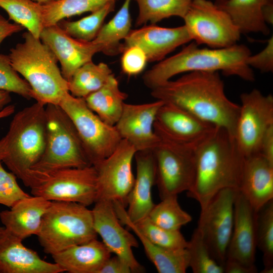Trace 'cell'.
I'll return each instance as SVG.
<instances>
[{"mask_svg":"<svg viewBox=\"0 0 273 273\" xmlns=\"http://www.w3.org/2000/svg\"><path fill=\"white\" fill-rule=\"evenodd\" d=\"M191 40L184 25L167 28L151 24L131 30L123 41L122 52L136 46L144 51L148 62H159L177 48Z\"/></svg>","mask_w":273,"mask_h":273,"instance_id":"d6986e66","label":"cell"},{"mask_svg":"<svg viewBox=\"0 0 273 273\" xmlns=\"http://www.w3.org/2000/svg\"><path fill=\"white\" fill-rule=\"evenodd\" d=\"M215 2H223L226 0H214Z\"/></svg>","mask_w":273,"mask_h":273,"instance_id":"f5cc1de1","label":"cell"},{"mask_svg":"<svg viewBox=\"0 0 273 273\" xmlns=\"http://www.w3.org/2000/svg\"><path fill=\"white\" fill-rule=\"evenodd\" d=\"M39 38L60 62L61 73L68 81L77 69L92 61L93 56L102 51L101 44L74 38L58 24L44 27Z\"/></svg>","mask_w":273,"mask_h":273,"instance_id":"ac0fdd59","label":"cell"},{"mask_svg":"<svg viewBox=\"0 0 273 273\" xmlns=\"http://www.w3.org/2000/svg\"><path fill=\"white\" fill-rule=\"evenodd\" d=\"M246 63L251 68H254L263 73L273 71V36L267 41L266 47L255 55L251 54L247 59Z\"/></svg>","mask_w":273,"mask_h":273,"instance_id":"b9f144b4","label":"cell"},{"mask_svg":"<svg viewBox=\"0 0 273 273\" xmlns=\"http://www.w3.org/2000/svg\"><path fill=\"white\" fill-rule=\"evenodd\" d=\"M51 202L39 196H30L18 201L10 210L1 211L0 219L5 231L22 241L37 235Z\"/></svg>","mask_w":273,"mask_h":273,"instance_id":"cb8c5ba5","label":"cell"},{"mask_svg":"<svg viewBox=\"0 0 273 273\" xmlns=\"http://www.w3.org/2000/svg\"><path fill=\"white\" fill-rule=\"evenodd\" d=\"M17 176L7 171L0 160V204L9 208L30 195L25 192L17 181Z\"/></svg>","mask_w":273,"mask_h":273,"instance_id":"ab89813d","label":"cell"},{"mask_svg":"<svg viewBox=\"0 0 273 273\" xmlns=\"http://www.w3.org/2000/svg\"><path fill=\"white\" fill-rule=\"evenodd\" d=\"M33 1L38 3L42 4L50 1H57V0H33Z\"/></svg>","mask_w":273,"mask_h":273,"instance_id":"f907efd6","label":"cell"},{"mask_svg":"<svg viewBox=\"0 0 273 273\" xmlns=\"http://www.w3.org/2000/svg\"><path fill=\"white\" fill-rule=\"evenodd\" d=\"M22 36L8 55L12 67L29 84L36 102L59 105L69 90L56 57L40 38L28 31Z\"/></svg>","mask_w":273,"mask_h":273,"instance_id":"5b68a950","label":"cell"},{"mask_svg":"<svg viewBox=\"0 0 273 273\" xmlns=\"http://www.w3.org/2000/svg\"><path fill=\"white\" fill-rule=\"evenodd\" d=\"M256 211L238 191L234 205V224L226 259L250 266L255 265Z\"/></svg>","mask_w":273,"mask_h":273,"instance_id":"ffe728a7","label":"cell"},{"mask_svg":"<svg viewBox=\"0 0 273 273\" xmlns=\"http://www.w3.org/2000/svg\"><path fill=\"white\" fill-rule=\"evenodd\" d=\"M273 3V0H226L214 2L226 12L239 28L241 34L259 33L267 35L270 33L264 22L262 10L263 7Z\"/></svg>","mask_w":273,"mask_h":273,"instance_id":"4316f807","label":"cell"},{"mask_svg":"<svg viewBox=\"0 0 273 273\" xmlns=\"http://www.w3.org/2000/svg\"><path fill=\"white\" fill-rule=\"evenodd\" d=\"M92 210L81 204L51 201L37 234L44 251L51 255L97 238Z\"/></svg>","mask_w":273,"mask_h":273,"instance_id":"8992f818","label":"cell"},{"mask_svg":"<svg viewBox=\"0 0 273 273\" xmlns=\"http://www.w3.org/2000/svg\"><path fill=\"white\" fill-rule=\"evenodd\" d=\"M121 58L122 71L128 76H134L141 73L145 69L147 58L140 47L133 46L124 49Z\"/></svg>","mask_w":273,"mask_h":273,"instance_id":"60d3db41","label":"cell"},{"mask_svg":"<svg viewBox=\"0 0 273 273\" xmlns=\"http://www.w3.org/2000/svg\"><path fill=\"white\" fill-rule=\"evenodd\" d=\"M224 273H256V266H250L232 259H226L223 266Z\"/></svg>","mask_w":273,"mask_h":273,"instance_id":"f6af8a7d","label":"cell"},{"mask_svg":"<svg viewBox=\"0 0 273 273\" xmlns=\"http://www.w3.org/2000/svg\"><path fill=\"white\" fill-rule=\"evenodd\" d=\"M131 0H124L114 17L103 24L96 38L92 41L101 44L102 52L106 55L122 53V43L131 30L130 5Z\"/></svg>","mask_w":273,"mask_h":273,"instance_id":"f1b7e54d","label":"cell"},{"mask_svg":"<svg viewBox=\"0 0 273 273\" xmlns=\"http://www.w3.org/2000/svg\"><path fill=\"white\" fill-rule=\"evenodd\" d=\"M163 102L133 104L124 103L115 127L122 139L128 141L136 151L152 150L158 143L154 125L157 112Z\"/></svg>","mask_w":273,"mask_h":273,"instance_id":"e0dca14e","label":"cell"},{"mask_svg":"<svg viewBox=\"0 0 273 273\" xmlns=\"http://www.w3.org/2000/svg\"><path fill=\"white\" fill-rule=\"evenodd\" d=\"M217 127L175 105L164 103L154 129L159 139L195 150Z\"/></svg>","mask_w":273,"mask_h":273,"instance_id":"9a60e30c","label":"cell"},{"mask_svg":"<svg viewBox=\"0 0 273 273\" xmlns=\"http://www.w3.org/2000/svg\"><path fill=\"white\" fill-rule=\"evenodd\" d=\"M11 101L10 93L0 90V111Z\"/></svg>","mask_w":273,"mask_h":273,"instance_id":"c3c4849f","label":"cell"},{"mask_svg":"<svg viewBox=\"0 0 273 273\" xmlns=\"http://www.w3.org/2000/svg\"><path fill=\"white\" fill-rule=\"evenodd\" d=\"M187 249L189 255V267L194 273H224L223 267L214 259L197 228Z\"/></svg>","mask_w":273,"mask_h":273,"instance_id":"8d00e7d4","label":"cell"},{"mask_svg":"<svg viewBox=\"0 0 273 273\" xmlns=\"http://www.w3.org/2000/svg\"><path fill=\"white\" fill-rule=\"evenodd\" d=\"M151 95L156 100L175 105L224 129L235 138L240 105L226 97L219 72H188L151 89Z\"/></svg>","mask_w":273,"mask_h":273,"instance_id":"6da1fadb","label":"cell"},{"mask_svg":"<svg viewBox=\"0 0 273 273\" xmlns=\"http://www.w3.org/2000/svg\"><path fill=\"white\" fill-rule=\"evenodd\" d=\"M195 177L187 196L199 203L201 210L220 191L239 190L245 157L224 129L216 127L195 149Z\"/></svg>","mask_w":273,"mask_h":273,"instance_id":"7a4b0ae2","label":"cell"},{"mask_svg":"<svg viewBox=\"0 0 273 273\" xmlns=\"http://www.w3.org/2000/svg\"><path fill=\"white\" fill-rule=\"evenodd\" d=\"M136 175L127 199L128 217L135 223L148 217L154 206L151 191L156 181V162L152 150L136 152Z\"/></svg>","mask_w":273,"mask_h":273,"instance_id":"603a6c76","label":"cell"},{"mask_svg":"<svg viewBox=\"0 0 273 273\" xmlns=\"http://www.w3.org/2000/svg\"><path fill=\"white\" fill-rule=\"evenodd\" d=\"M134 224L147 239L160 247L170 250L184 249L188 247L189 241L186 240L180 230L159 226L152 222L148 217Z\"/></svg>","mask_w":273,"mask_h":273,"instance_id":"74e56055","label":"cell"},{"mask_svg":"<svg viewBox=\"0 0 273 273\" xmlns=\"http://www.w3.org/2000/svg\"><path fill=\"white\" fill-rule=\"evenodd\" d=\"M22 240L5 231L0 235V273H60L57 263L43 260Z\"/></svg>","mask_w":273,"mask_h":273,"instance_id":"44dd1931","label":"cell"},{"mask_svg":"<svg viewBox=\"0 0 273 273\" xmlns=\"http://www.w3.org/2000/svg\"><path fill=\"white\" fill-rule=\"evenodd\" d=\"M183 19L191 40L198 45L224 48L240 39L241 33L230 15L210 0H192Z\"/></svg>","mask_w":273,"mask_h":273,"instance_id":"30bf717a","label":"cell"},{"mask_svg":"<svg viewBox=\"0 0 273 273\" xmlns=\"http://www.w3.org/2000/svg\"><path fill=\"white\" fill-rule=\"evenodd\" d=\"M139 7L135 25L156 24L171 17L184 18L192 0H134Z\"/></svg>","mask_w":273,"mask_h":273,"instance_id":"4dcf8cb0","label":"cell"},{"mask_svg":"<svg viewBox=\"0 0 273 273\" xmlns=\"http://www.w3.org/2000/svg\"><path fill=\"white\" fill-rule=\"evenodd\" d=\"M46 144L31 170L48 172L93 165L73 122L58 105H46Z\"/></svg>","mask_w":273,"mask_h":273,"instance_id":"52a82bcc","label":"cell"},{"mask_svg":"<svg viewBox=\"0 0 273 273\" xmlns=\"http://www.w3.org/2000/svg\"><path fill=\"white\" fill-rule=\"evenodd\" d=\"M113 76L107 64L89 61L77 69L68 81L69 92L74 97L84 99L103 86Z\"/></svg>","mask_w":273,"mask_h":273,"instance_id":"f546056e","label":"cell"},{"mask_svg":"<svg viewBox=\"0 0 273 273\" xmlns=\"http://www.w3.org/2000/svg\"><path fill=\"white\" fill-rule=\"evenodd\" d=\"M94 229L110 251L124 260L132 272H143L145 268L136 260L132 248L139 246L135 237L121 224L113 202L99 200L92 210Z\"/></svg>","mask_w":273,"mask_h":273,"instance_id":"2e32d148","label":"cell"},{"mask_svg":"<svg viewBox=\"0 0 273 273\" xmlns=\"http://www.w3.org/2000/svg\"><path fill=\"white\" fill-rule=\"evenodd\" d=\"M24 28L17 23H11L0 15V44L7 37L20 32Z\"/></svg>","mask_w":273,"mask_h":273,"instance_id":"bcb514c9","label":"cell"},{"mask_svg":"<svg viewBox=\"0 0 273 273\" xmlns=\"http://www.w3.org/2000/svg\"><path fill=\"white\" fill-rule=\"evenodd\" d=\"M0 7L15 22L37 38L44 27L42 4L33 0H0Z\"/></svg>","mask_w":273,"mask_h":273,"instance_id":"1f68e13d","label":"cell"},{"mask_svg":"<svg viewBox=\"0 0 273 273\" xmlns=\"http://www.w3.org/2000/svg\"><path fill=\"white\" fill-rule=\"evenodd\" d=\"M238 191L228 188L218 192L201 209L196 228L214 259L223 267L233 231Z\"/></svg>","mask_w":273,"mask_h":273,"instance_id":"7c38bea8","label":"cell"},{"mask_svg":"<svg viewBox=\"0 0 273 273\" xmlns=\"http://www.w3.org/2000/svg\"><path fill=\"white\" fill-rule=\"evenodd\" d=\"M136 152L131 144L122 139L111 154L94 165L97 172V201H118L127 206L135 180L132 162Z\"/></svg>","mask_w":273,"mask_h":273,"instance_id":"5bb4252c","label":"cell"},{"mask_svg":"<svg viewBox=\"0 0 273 273\" xmlns=\"http://www.w3.org/2000/svg\"><path fill=\"white\" fill-rule=\"evenodd\" d=\"M259 153L273 164V125L263 134L260 143Z\"/></svg>","mask_w":273,"mask_h":273,"instance_id":"ee69618b","label":"cell"},{"mask_svg":"<svg viewBox=\"0 0 273 273\" xmlns=\"http://www.w3.org/2000/svg\"><path fill=\"white\" fill-rule=\"evenodd\" d=\"M103 242L96 239L52 255L54 262L69 273H98L111 256Z\"/></svg>","mask_w":273,"mask_h":273,"instance_id":"484cf974","label":"cell"},{"mask_svg":"<svg viewBox=\"0 0 273 273\" xmlns=\"http://www.w3.org/2000/svg\"><path fill=\"white\" fill-rule=\"evenodd\" d=\"M127 263L117 255L110 256L104 263L98 273H130Z\"/></svg>","mask_w":273,"mask_h":273,"instance_id":"7bdbcfd3","label":"cell"},{"mask_svg":"<svg viewBox=\"0 0 273 273\" xmlns=\"http://www.w3.org/2000/svg\"><path fill=\"white\" fill-rule=\"evenodd\" d=\"M12 67L8 55L0 54V90L14 93L27 99H34L33 90Z\"/></svg>","mask_w":273,"mask_h":273,"instance_id":"f35d334b","label":"cell"},{"mask_svg":"<svg viewBox=\"0 0 273 273\" xmlns=\"http://www.w3.org/2000/svg\"><path fill=\"white\" fill-rule=\"evenodd\" d=\"M195 150L161 139L152 150L156 162L155 184L161 199L190 190L195 173Z\"/></svg>","mask_w":273,"mask_h":273,"instance_id":"8fae6325","label":"cell"},{"mask_svg":"<svg viewBox=\"0 0 273 273\" xmlns=\"http://www.w3.org/2000/svg\"><path fill=\"white\" fill-rule=\"evenodd\" d=\"M59 105L73 122L93 165L108 157L121 141L115 127L101 119L84 99L68 92Z\"/></svg>","mask_w":273,"mask_h":273,"instance_id":"9c48e42d","label":"cell"},{"mask_svg":"<svg viewBox=\"0 0 273 273\" xmlns=\"http://www.w3.org/2000/svg\"><path fill=\"white\" fill-rule=\"evenodd\" d=\"M240 100L235 139L246 157L259 153L263 134L273 125V96L254 88L242 94Z\"/></svg>","mask_w":273,"mask_h":273,"instance_id":"4fadbf2b","label":"cell"},{"mask_svg":"<svg viewBox=\"0 0 273 273\" xmlns=\"http://www.w3.org/2000/svg\"><path fill=\"white\" fill-rule=\"evenodd\" d=\"M238 191L257 211L273 199V164L259 153L244 158Z\"/></svg>","mask_w":273,"mask_h":273,"instance_id":"7402d4cb","label":"cell"},{"mask_svg":"<svg viewBox=\"0 0 273 273\" xmlns=\"http://www.w3.org/2000/svg\"><path fill=\"white\" fill-rule=\"evenodd\" d=\"M117 0H57L42 4L44 27L57 24L66 18L94 12Z\"/></svg>","mask_w":273,"mask_h":273,"instance_id":"d6a6232c","label":"cell"},{"mask_svg":"<svg viewBox=\"0 0 273 273\" xmlns=\"http://www.w3.org/2000/svg\"><path fill=\"white\" fill-rule=\"evenodd\" d=\"M121 223L129 228L141 241L145 252L159 273H185L189 267V255L187 249L170 250L160 247L150 242L128 217L125 207L113 202Z\"/></svg>","mask_w":273,"mask_h":273,"instance_id":"d4e9b609","label":"cell"},{"mask_svg":"<svg viewBox=\"0 0 273 273\" xmlns=\"http://www.w3.org/2000/svg\"><path fill=\"white\" fill-rule=\"evenodd\" d=\"M262 16L264 22L268 25L273 24V3L265 5L262 10Z\"/></svg>","mask_w":273,"mask_h":273,"instance_id":"7dc6e473","label":"cell"},{"mask_svg":"<svg viewBox=\"0 0 273 273\" xmlns=\"http://www.w3.org/2000/svg\"><path fill=\"white\" fill-rule=\"evenodd\" d=\"M15 110V106L9 105L5 107L0 111V119L4 118L12 115Z\"/></svg>","mask_w":273,"mask_h":273,"instance_id":"681fc988","label":"cell"},{"mask_svg":"<svg viewBox=\"0 0 273 273\" xmlns=\"http://www.w3.org/2000/svg\"><path fill=\"white\" fill-rule=\"evenodd\" d=\"M194 41L179 52L164 59L145 72L144 84L151 90L170 80L174 76L193 71H221L226 76H236L253 81L255 76L246 60L251 54L244 44H236L220 48H200Z\"/></svg>","mask_w":273,"mask_h":273,"instance_id":"3957f363","label":"cell"},{"mask_svg":"<svg viewBox=\"0 0 273 273\" xmlns=\"http://www.w3.org/2000/svg\"><path fill=\"white\" fill-rule=\"evenodd\" d=\"M29 187L33 196L50 201L76 202L87 207L97 199V172L94 165L48 172L31 170Z\"/></svg>","mask_w":273,"mask_h":273,"instance_id":"ba28073f","label":"cell"},{"mask_svg":"<svg viewBox=\"0 0 273 273\" xmlns=\"http://www.w3.org/2000/svg\"><path fill=\"white\" fill-rule=\"evenodd\" d=\"M46 133V105L36 102L15 114L0 139V160L26 187L44 151Z\"/></svg>","mask_w":273,"mask_h":273,"instance_id":"277c9868","label":"cell"},{"mask_svg":"<svg viewBox=\"0 0 273 273\" xmlns=\"http://www.w3.org/2000/svg\"><path fill=\"white\" fill-rule=\"evenodd\" d=\"M128 95L121 91L113 76L103 86L84 98L87 106L104 122L115 126L122 114Z\"/></svg>","mask_w":273,"mask_h":273,"instance_id":"83f0119b","label":"cell"},{"mask_svg":"<svg viewBox=\"0 0 273 273\" xmlns=\"http://www.w3.org/2000/svg\"><path fill=\"white\" fill-rule=\"evenodd\" d=\"M256 244L263 255L262 273L273 272V199L256 212Z\"/></svg>","mask_w":273,"mask_h":273,"instance_id":"e575fe53","label":"cell"},{"mask_svg":"<svg viewBox=\"0 0 273 273\" xmlns=\"http://www.w3.org/2000/svg\"><path fill=\"white\" fill-rule=\"evenodd\" d=\"M5 231V228L4 226H0V235L2 234Z\"/></svg>","mask_w":273,"mask_h":273,"instance_id":"816d5d0a","label":"cell"},{"mask_svg":"<svg viewBox=\"0 0 273 273\" xmlns=\"http://www.w3.org/2000/svg\"><path fill=\"white\" fill-rule=\"evenodd\" d=\"M116 2H111L86 17L74 21H60L57 24L69 35L77 39L92 42L97 37L107 16L114 10Z\"/></svg>","mask_w":273,"mask_h":273,"instance_id":"836d02e7","label":"cell"},{"mask_svg":"<svg viewBox=\"0 0 273 273\" xmlns=\"http://www.w3.org/2000/svg\"><path fill=\"white\" fill-rule=\"evenodd\" d=\"M148 217L156 225L172 230H180L192 219L191 215L180 207L177 195L162 199L160 203L154 205Z\"/></svg>","mask_w":273,"mask_h":273,"instance_id":"d590c367","label":"cell"}]
</instances>
